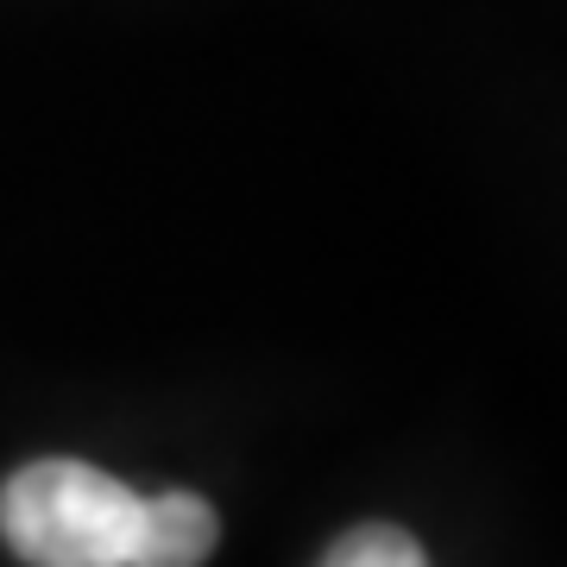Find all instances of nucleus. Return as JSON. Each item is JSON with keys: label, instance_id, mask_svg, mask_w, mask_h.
Wrapping results in <instances>:
<instances>
[{"label": "nucleus", "instance_id": "obj_3", "mask_svg": "<svg viewBox=\"0 0 567 567\" xmlns=\"http://www.w3.org/2000/svg\"><path fill=\"white\" fill-rule=\"evenodd\" d=\"M316 567H429L423 543L398 524H360L347 529L341 543H328V555Z\"/></svg>", "mask_w": 567, "mask_h": 567}, {"label": "nucleus", "instance_id": "obj_1", "mask_svg": "<svg viewBox=\"0 0 567 567\" xmlns=\"http://www.w3.org/2000/svg\"><path fill=\"white\" fill-rule=\"evenodd\" d=\"M0 536L25 567H126L140 492L89 461H32L0 486Z\"/></svg>", "mask_w": 567, "mask_h": 567}, {"label": "nucleus", "instance_id": "obj_2", "mask_svg": "<svg viewBox=\"0 0 567 567\" xmlns=\"http://www.w3.org/2000/svg\"><path fill=\"white\" fill-rule=\"evenodd\" d=\"M221 517L196 492H152L140 498V536L126 567H203L215 555Z\"/></svg>", "mask_w": 567, "mask_h": 567}]
</instances>
